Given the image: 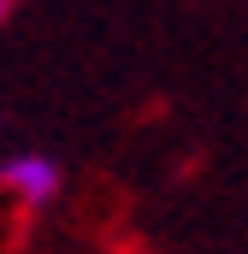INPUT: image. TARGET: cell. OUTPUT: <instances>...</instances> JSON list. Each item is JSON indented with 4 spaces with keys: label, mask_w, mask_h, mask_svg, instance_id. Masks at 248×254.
I'll return each mask as SVG.
<instances>
[{
    "label": "cell",
    "mask_w": 248,
    "mask_h": 254,
    "mask_svg": "<svg viewBox=\"0 0 248 254\" xmlns=\"http://www.w3.org/2000/svg\"><path fill=\"white\" fill-rule=\"evenodd\" d=\"M0 190L12 201H24V207H48L60 195V160H48V154H12V160H0Z\"/></svg>",
    "instance_id": "cell-1"
},
{
    "label": "cell",
    "mask_w": 248,
    "mask_h": 254,
    "mask_svg": "<svg viewBox=\"0 0 248 254\" xmlns=\"http://www.w3.org/2000/svg\"><path fill=\"white\" fill-rule=\"evenodd\" d=\"M6 12H12V0H0V24H6Z\"/></svg>",
    "instance_id": "cell-2"
}]
</instances>
